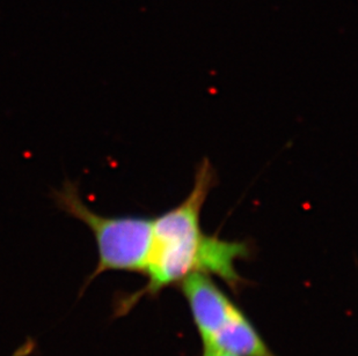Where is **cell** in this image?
I'll use <instances>...</instances> for the list:
<instances>
[{
  "mask_svg": "<svg viewBox=\"0 0 358 356\" xmlns=\"http://www.w3.org/2000/svg\"><path fill=\"white\" fill-rule=\"evenodd\" d=\"M215 184V169L204 158L186 199L153 218L152 241L143 273L148 283L135 294L120 299L116 315H124L144 296H156L196 273L217 276L231 288H239L243 279L237 262L250 257V244L209 235L201 225L203 206Z\"/></svg>",
  "mask_w": 358,
  "mask_h": 356,
  "instance_id": "obj_1",
  "label": "cell"
},
{
  "mask_svg": "<svg viewBox=\"0 0 358 356\" xmlns=\"http://www.w3.org/2000/svg\"><path fill=\"white\" fill-rule=\"evenodd\" d=\"M50 195L61 212L83 222L94 237L98 262L81 292L103 273H144L152 241L153 218L99 214L81 197L78 183L68 178L62 188H52Z\"/></svg>",
  "mask_w": 358,
  "mask_h": 356,
  "instance_id": "obj_2",
  "label": "cell"
},
{
  "mask_svg": "<svg viewBox=\"0 0 358 356\" xmlns=\"http://www.w3.org/2000/svg\"><path fill=\"white\" fill-rule=\"evenodd\" d=\"M180 285L203 347L234 356H278L213 276L196 273Z\"/></svg>",
  "mask_w": 358,
  "mask_h": 356,
  "instance_id": "obj_3",
  "label": "cell"
},
{
  "mask_svg": "<svg viewBox=\"0 0 358 356\" xmlns=\"http://www.w3.org/2000/svg\"><path fill=\"white\" fill-rule=\"evenodd\" d=\"M36 350V343L33 338H27L20 347L14 350L12 356H31Z\"/></svg>",
  "mask_w": 358,
  "mask_h": 356,
  "instance_id": "obj_4",
  "label": "cell"
},
{
  "mask_svg": "<svg viewBox=\"0 0 358 356\" xmlns=\"http://www.w3.org/2000/svg\"><path fill=\"white\" fill-rule=\"evenodd\" d=\"M202 356H234L230 354L223 353L220 350H213V348H206L203 347V355Z\"/></svg>",
  "mask_w": 358,
  "mask_h": 356,
  "instance_id": "obj_5",
  "label": "cell"
}]
</instances>
